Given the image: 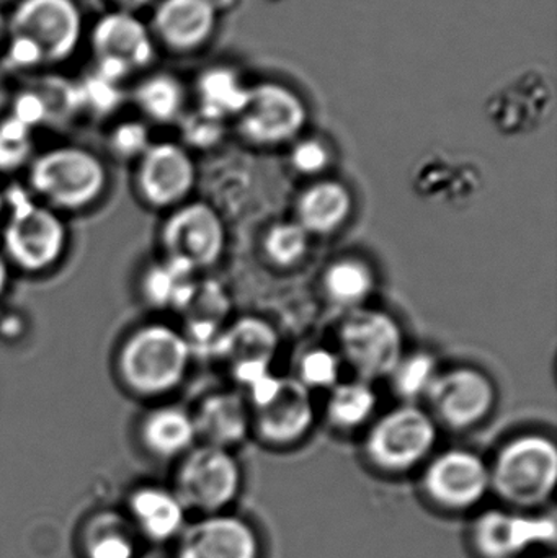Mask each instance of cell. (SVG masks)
<instances>
[{
    "label": "cell",
    "instance_id": "obj_1",
    "mask_svg": "<svg viewBox=\"0 0 557 558\" xmlns=\"http://www.w3.org/2000/svg\"><path fill=\"white\" fill-rule=\"evenodd\" d=\"M190 361L192 347L182 331L162 322H149L121 341L117 374L133 396L159 399L183 383Z\"/></svg>",
    "mask_w": 557,
    "mask_h": 558
},
{
    "label": "cell",
    "instance_id": "obj_2",
    "mask_svg": "<svg viewBox=\"0 0 557 558\" xmlns=\"http://www.w3.org/2000/svg\"><path fill=\"white\" fill-rule=\"evenodd\" d=\"M5 196L2 254L10 267L29 275L46 274L61 264L69 231L58 211L39 203L28 190H10Z\"/></svg>",
    "mask_w": 557,
    "mask_h": 558
},
{
    "label": "cell",
    "instance_id": "obj_3",
    "mask_svg": "<svg viewBox=\"0 0 557 558\" xmlns=\"http://www.w3.org/2000/svg\"><path fill=\"white\" fill-rule=\"evenodd\" d=\"M108 183L104 160L85 147H52L33 157L28 166V192L59 215L97 205Z\"/></svg>",
    "mask_w": 557,
    "mask_h": 558
},
{
    "label": "cell",
    "instance_id": "obj_4",
    "mask_svg": "<svg viewBox=\"0 0 557 558\" xmlns=\"http://www.w3.org/2000/svg\"><path fill=\"white\" fill-rule=\"evenodd\" d=\"M491 469V488L507 504H545L557 481V449L552 439L525 435L507 442Z\"/></svg>",
    "mask_w": 557,
    "mask_h": 558
},
{
    "label": "cell",
    "instance_id": "obj_5",
    "mask_svg": "<svg viewBox=\"0 0 557 558\" xmlns=\"http://www.w3.org/2000/svg\"><path fill=\"white\" fill-rule=\"evenodd\" d=\"M340 350L360 379L391 376L402 360V331L383 311L353 308L339 330Z\"/></svg>",
    "mask_w": 557,
    "mask_h": 558
},
{
    "label": "cell",
    "instance_id": "obj_6",
    "mask_svg": "<svg viewBox=\"0 0 557 558\" xmlns=\"http://www.w3.org/2000/svg\"><path fill=\"white\" fill-rule=\"evenodd\" d=\"M164 258L193 274L218 264L226 247L221 216L208 203H183L170 211L160 229Z\"/></svg>",
    "mask_w": 557,
    "mask_h": 558
},
{
    "label": "cell",
    "instance_id": "obj_7",
    "mask_svg": "<svg viewBox=\"0 0 557 558\" xmlns=\"http://www.w3.org/2000/svg\"><path fill=\"white\" fill-rule=\"evenodd\" d=\"M437 442V425L425 410L402 405L378 420L366 436L365 451L376 468L409 471L424 461Z\"/></svg>",
    "mask_w": 557,
    "mask_h": 558
},
{
    "label": "cell",
    "instance_id": "obj_8",
    "mask_svg": "<svg viewBox=\"0 0 557 558\" xmlns=\"http://www.w3.org/2000/svg\"><path fill=\"white\" fill-rule=\"evenodd\" d=\"M7 32L28 39L45 62L71 58L84 36V16L75 0H22Z\"/></svg>",
    "mask_w": 557,
    "mask_h": 558
},
{
    "label": "cell",
    "instance_id": "obj_9",
    "mask_svg": "<svg viewBox=\"0 0 557 558\" xmlns=\"http://www.w3.org/2000/svg\"><path fill=\"white\" fill-rule=\"evenodd\" d=\"M241 482V468L228 449L203 445L183 456L175 494L186 510L218 514L238 497Z\"/></svg>",
    "mask_w": 557,
    "mask_h": 558
},
{
    "label": "cell",
    "instance_id": "obj_10",
    "mask_svg": "<svg viewBox=\"0 0 557 558\" xmlns=\"http://www.w3.org/2000/svg\"><path fill=\"white\" fill-rule=\"evenodd\" d=\"M254 403V422L258 435L271 445L300 441L314 422L310 389L298 379L271 374L249 387Z\"/></svg>",
    "mask_w": 557,
    "mask_h": 558
},
{
    "label": "cell",
    "instance_id": "obj_11",
    "mask_svg": "<svg viewBox=\"0 0 557 558\" xmlns=\"http://www.w3.org/2000/svg\"><path fill=\"white\" fill-rule=\"evenodd\" d=\"M195 183V162L180 144L153 143L136 162L134 189L150 208L172 211L189 202Z\"/></svg>",
    "mask_w": 557,
    "mask_h": 558
},
{
    "label": "cell",
    "instance_id": "obj_12",
    "mask_svg": "<svg viewBox=\"0 0 557 558\" xmlns=\"http://www.w3.org/2000/svg\"><path fill=\"white\" fill-rule=\"evenodd\" d=\"M435 416L448 428L467 429L483 422L496 403L493 380L473 367L437 374L427 392Z\"/></svg>",
    "mask_w": 557,
    "mask_h": 558
},
{
    "label": "cell",
    "instance_id": "obj_13",
    "mask_svg": "<svg viewBox=\"0 0 557 558\" xmlns=\"http://www.w3.org/2000/svg\"><path fill=\"white\" fill-rule=\"evenodd\" d=\"M306 121L300 98L280 85H261L249 92L239 113V131L258 146H277L293 140Z\"/></svg>",
    "mask_w": 557,
    "mask_h": 558
},
{
    "label": "cell",
    "instance_id": "obj_14",
    "mask_svg": "<svg viewBox=\"0 0 557 558\" xmlns=\"http://www.w3.org/2000/svg\"><path fill=\"white\" fill-rule=\"evenodd\" d=\"M424 487L435 504L467 510L491 490V469L483 458L467 449H450L435 458L424 475Z\"/></svg>",
    "mask_w": 557,
    "mask_h": 558
},
{
    "label": "cell",
    "instance_id": "obj_15",
    "mask_svg": "<svg viewBox=\"0 0 557 558\" xmlns=\"http://www.w3.org/2000/svg\"><path fill=\"white\" fill-rule=\"evenodd\" d=\"M213 350L231 366L239 383L252 387L270 374L278 335L264 318L242 317L216 337Z\"/></svg>",
    "mask_w": 557,
    "mask_h": 558
},
{
    "label": "cell",
    "instance_id": "obj_16",
    "mask_svg": "<svg viewBox=\"0 0 557 558\" xmlns=\"http://www.w3.org/2000/svg\"><path fill=\"white\" fill-rule=\"evenodd\" d=\"M473 543L484 558H516L535 546L556 543V521L489 510L473 526Z\"/></svg>",
    "mask_w": 557,
    "mask_h": 558
},
{
    "label": "cell",
    "instance_id": "obj_17",
    "mask_svg": "<svg viewBox=\"0 0 557 558\" xmlns=\"http://www.w3.org/2000/svg\"><path fill=\"white\" fill-rule=\"evenodd\" d=\"M97 62L130 75L146 68L154 58V43L147 26L131 12L117 10L98 20L92 32Z\"/></svg>",
    "mask_w": 557,
    "mask_h": 558
},
{
    "label": "cell",
    "instance_id": "obj_18",
    "mask_svg": "<svg viewBox=\"0 0 557 558\" xmlns=\"http://www.w3.org/2000/svg\"><path fill=\"white\" fill-rule=\"evenodd\" d=\"M555 101L552 82L536 69L520 72L491 95L487 111L504 131L530 130L542 123Z\"/></svg>",
    "mask_w": 557,
    "mask_h": 558
},
{
    "label": "cell",
    "instance_id": "obj_19",
    "mask_svg": "<svg viewBox=\"0 0 557 558\" xmlns=\"http://www.w3.org/2000/svg\"><path fill=\"white\" fill-rule=\"evenodd\" d=\"M258 539L241 518L208 514L185 526L177 558H258Z\"/></svg>",
    "mask_w": 557,
    "mask_h": 558
},
{
    "label": "cell",
    "instance_id": "obj_20",
    "mask_svg": "<svg viewBox=\"0 0 557 558\" xmlns=\"http://www.w3.org/2000/svg\"><path fill=\"white\" fill-rule=\"evenodd\" d=\"M196 438L205 445L228 449L244 441L251 426L247 405L239 393L219 392L206 397L193 415Z\"/></svg>",
    "mask_w": 557,
    "mask_h": 558
},
{
    "label": "cell",
    "instance_id": "obj_21",
    "mask_svg": "<svg viewBox=\"0 0 557 558\" xmlns=\"http://www.w3.org/2000/svg\"><path fill=\"white\" fill-rule=\"evenodd\" d=\"M215 15L206 0H160L154 12V28L172 48L192 49L211 35Z\"/></svg>",
    "mask_w": 557,
    "mask_h": 558
},
{
    "label": "cell",
    "instance_id": "obj_22",
    "mask_svg": "<svg viewBox=\"0 0 557 558\" xmlns=\"http://www.w3.org/2000/svg\"><path fill=\"white\" fill-rule=\"evenodd\" d=\"M352 208V195L346 185L320 180L307 186L298 198L296 222L307 234H332L346 225Z\"/></svg>",
    "mask_w": 557,
    "mask_h": 558
},
{
    "label": "cell",
    "instance_id": "obj_23",
    "mask_svg": "<svg viewBox=\"0 0 557 558\" xmlns=\"http://www.w3.org/2000/svg\"><path fill=\"white\" fill-rule=\"evenodd\" d=\"M140 438L144 448L156 458L185 456L196 441L193 415L177 405L150 409L141 420Z\"/></svg>",
    "mask_w": 557,
    "mask_h": 558
},
{
    "label": "cell",
    "instance_id": "obj_24",
    "mask_svg": "<svg viewBox=\"0 0 557 558\" xmlns=\"http://www.w3.org/2000/svg\"><path fill=\"white\" fill-rule=\"evenodd\" d=\"M130 511L141 533L157 543L173 539L185 530L186 508L175 492L140 488L131 497Z\"/></svg>",
    "mask_w": 557,
    "mask_h": 558
},
{
    "label": "cell",
    "instance_id": "obj_25",
    "mask_svg": "<svg viewBox=\"0 0 557 558\" xmlns=\"http://www.w3.org/2000/svg\"><path fill=\"white\" fill-rule=\"evenodd\" d=\"M193 275L189 268L162 258L144 274L141 282L144 299L157 308L186 307L195 295Z\"/></svg>",
    "mask_w": 557,
    "mask_h": 558
},
{
    "label": "cell",
    "instance_id": "obj_26",
    "mask_svg": "<svg viewBox=\"0 0 557 558\" xmlns=\"http://www.w3.org/2000/svg\"><path fill=\"white\" fill-rule=\"evenodd\" d=\"M326 298L340 307H360L375 289V275L370 265L359 258H340L323 275Z\"/></svg>",
    "mask_w": 557,
    "mask_h": 558
},
{
    "label": "cell",
    "instance_id": "obj_27",
    "mask_svg": "<svg viewBox=\"0 0 557 558\" xmlns=\"http://www.w3.org/2000/svg\"><path fill=\"white\" fill-rule=\"evenodd\" d=\"M376 409V393L366 380L337 384L327 402V418L337 428L353 429L366 422Z\"/></svg>",
    "mask_w": 557,
    "mask_h": 558
},
{
    "label": "cell",
    "instance_id": "obj_28",
    "mask_svg": "<svg viewBox=\"0 0 557 558\" xmlns=\"http://www.w3.org/2000/svg\"><path fill=\"white\" fill-rule=\"evenodd\" d=\"M137 108L154 123H172L183 108L182 85L170 75H150L134 92Z\"/></svg>",
    "mask_w": 557,
    "mask_h": 558
},
{
    "label": "cell",
    "instance_id": "obj_29",
    "mask_svg": "<svg viewBox=\"0 0 557 558\" xmlns=\"http://www.w3.org/2000/svg\"><path fill=\"white\" fill-rule=\"evenodd\" d=\"M202 113L222 120L229 113H241L247 101L249 92L239 84L232 72L213 69L203 75L198 85Z\"/></svg>",
    "mask_w": 557,
    "mask_h": 558
},
{
    "label": "cell",
    "instance_id": "obj_30",
    "mask_svg": "<svg viewBox=\"0 0 557 558\" xmlns=\"http://www.w3.org/2000/svg\"><path fill=\"white\" fill-rule=\"evenodd\" d=\"M310 247V234L296 221L278 222L264 238V252L275 267L300 264Z\"/></svg>",
    "mask_w": 557,
    "mask_h": 558
},
{
    "label": "cell",
    "instance_id": "obj_31",
    "mask_svg": "<svg viewBox=\"0 0 557 558\" xmlns=\"http://www.w3.org/2000/svg\"><path fill=\"white\" fill-rule=\"evenodd\" d=\"M437 374V363L431 354L415 353L412 356H402L391 377L399 396L415 399L427 396Z\"/></svg>",
    "mask_w": 557,
    "mask_h": 558
},
{
    "label": "cell",
    "instance_id": "obj_32",
    "mask_svg": "<svg viewBox=\"0 0 557 558\" xmlns=\"http://www.w3.org/2000/svg\"><path fill=\"white\" fill-rule=\"evenodd\" d=\"M33 157V130L12 117L0 121V172H16Z\"/></svg>",
    "mask_w": 557,
    "mask_h": 558
},
{
    "label": "cell",
    "instance_id": "obj_33",
    "mask_svg": "<svg viewBox=\"0 0 557 558\" xmlns=\"http://www.w3.org/2000/svg\"><path fill=\"white\" fill-rule=\"evenodd\" d=\"M85 554L87 558H134L136 546L117 521L100 520L88 533Z\"/></svg>",
    "mask_w": 557,
    "mask_h": 558
},
{
    "label": "cell",
    "instance_id": "obj_34",
    "mask_svg": "<svg viewBox=\"0 0 557 558\" xmlns=\"http://www.w3.org/2000/svg\"><path fill=\"white\" fill-rule=\"evenodd\" d=\"M340 360L326 348L306 351L298 364L300 380L306 389H334L339 380Z\"/></svg>",
    "mask_w": 557,
    "mask_h": 558
},
{
    "label": "cell",
    "instance_id": "obj_35",
    "mask_svg": "<svg viewBox=\"0 0 557 558\" xmlns=\"http://www.w3.org/2000/svg\"><path fill=\"white\" fill-rule=\"evenodd\" d=\"M150 146L149 128L141 121H124L114 126L108 136V149L120 160L137 162Z\"/></svg>",
    "mask_w": 557,
    "mask_h": 558
},
{
    "label": "cell",
    "instance_id": "obj_36",
    "mask_svg": "<svg viewBox=\"0 0 557 558\" xmlns=\"http://www.w3.org/2000/svg\"><path fill=\"white\" fill-rule=\"evenodd\" d=\"M329 150L319 141H301L291 153V163L304 175H317L323 172L329 166Z\"/></svg>",
    "mask_w": 557,
    "mask_h": 558
},
{
    "label": "cell",
    "instance_id": "obj_37",
    "mask_svg": "<svg viewBox=\"0 0 557 558\" xmlns=\"http://www.w3.org/2000/svg\"><path fill=\"white\" fill-rule=\"evenodd\" d=\"M10 117L15 118L20 123L28 126L29 130H35L38 124L45 123L46 118H48V104L41 95L26 92V94L16 98Z\"/></svg>",
    "mask_w": 557,
    "mask_h": 558
},
{
    "label": "cell",
    "instance_id": "obj_38",
    "mask_svg": "<svg viewBox=\"0 0 557 558\" xmlns=\"http://www.w3.org/2000/svg\"><path fill=\"white\" fill-rule=\"evenodd\" d=\"M183 131L186 141L193 146H211L221 136V120L199 113L186 121Z\"/></svg>",
    "mask_w": 557,
    "mask_h": 558
},
{
    "label": "cell",
    "instance_id": "obj_39",
    "mask_svg": "<svg viewBox=\"0 0 557 558\" xmlns=\"http://www.w3.org/2000/svg\"><path fill=\"white\" fill-rule=\"evenodd\" d=\"M7 58H9L10 64L15 65L16 69H32L45 64L38 49L28 39L20 38V36H10Z\"/></svg>",
    "mask_w": 557,
    "mask_h": 558
},
{
    "label": "cell",
    "instance_id": "obj_40",
    "mask_svg": "<svg viewBox=\"0 0 557 558\" xmlns=\"http://www.w3.org/2000/svg\"><path fill=\"white\" fill-rule=\"evenodd\" d=\"M10 274H12V267H10L9 262H7L5 255L0 252V298H2L7 289H9Z\"/></svg>",
    "mask_w": 557,
    "mask_h": 558
},
{
    "label": "cell",
    "instance_id": "obj_41",
    "mask_svg": "<svg viewBox=\"0 0 557 558\" xmlns=\"http://www.w3.org/2000/svg\"><path fill=\"white\" fill-rule=\"evenodd\" d=\"M114 2H117L124 12L133 13L134 10L144 9V7L150 5L154 0H114Z\"/></svg>",
    "mask_w": 557,
    "mask_h": 558
},
{
    "label": "cell",
    "instance_id": "obj_42",
    "mask_svg": "<svg viewBox=\"0 0 557 558\" xmlns=\"http://www.w3.org/2000/svg\"><path fill=\"white\" fill-rule=\"evenodd\" d=\"M215 12H226L238 5L239 0H206Z\"/></svg>",
    "mask_w": 557,
    "mask_h": 558
},
{
    "label": "cell",
    "instance_id": "obj_43",
    "mask_svg": "<svg viewBox=\"0 0 557 558\" xmlns=\"http://www.w3.org/2000/svg\"><path fill=\"white\" fill-rule=\"evenodd\" d=\"M7 105V85L5 81H3L2 75H0V110Z\"/></svg>",
    "mask_w": 557,
    "mask_h": 558
},
{
    "label": "cell",
    "instance_id": "obj_44",
    "mask_svg": "<svg viewBox=\"0 0 557 558\" xmlns=\"http://www.w3.org/2000/svg\"><path fill=\"white\" fill-rule=\"evenodd\" d=\"M7 23H9V20L5 19V15H3L2 10H0V39H2V36L5 35Z\"/></svg>",
    "mask_w": 557,
    "mask_h": 558
},
{
    "label": "cell",
    "instance_id": "obj_45",
    "mask_svg": "<svg viewBox=\"0 0 557 558\" xmlns=\"http://www.w3.org/2000/svg\"><path fill=\"white\" fill-rule=\"evenodd\" d=\"M3 216H5V196L0 192V226H2Z\"/></svg>",
    "mask_w": 557,
    "mask_h": 558
},
{
    "label": "cell",
    "instance_id": "obj_46",
    "mask_svg": "<svg viewBox=\"0 0 557 558\" xmlns=\"http://www.w3.org/2000/svg\"><path fill=\"white\" fill-rule=\"evenodd\" d=\"M548 558H555V557H548Z\"/></svg>",
    "mask_w": 557,
    "mask_h": 558
}]
</instances>
